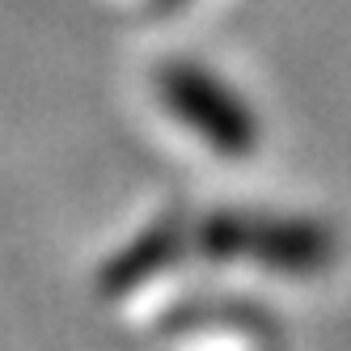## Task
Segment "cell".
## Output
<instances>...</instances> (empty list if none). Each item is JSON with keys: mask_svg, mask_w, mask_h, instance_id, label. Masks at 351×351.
<instances>
[{"mask_svg": "<svg viewBox=\"0 0 351 351\" xmlns=\"http://www.w3.org/2000/svg\"><path fill=\"white\" fill-rule=\"evenodd\" d=\"M191 254L212 263H254L284 275H309L335 263L339 237L330 224L305 216L220 208L204 220H191Z\"/></svg>", "mask_w": 351, "mask_h": 351, "instance_id": "cell-1", "label": "cell"}, {"mask_svg": "<svg viewBox=\"0 0 351 351\" xmlns=\"http://www.w3.org/2000/svg\"><path fill=\"white\" fill-rule=\"evenodd\" d=\"M157 97L186 132H195L220 157H250L258 148L263 123L254 106L212 68L195 60H165L157 68Z\"/></svg>", "mask_w": 351, "mask_h": 351, "instance_id": "cell-2", "label": "cell"}, {"mask_svg": "<svg viewBox=\"0 0 351 351\" xmlns=\"http://www.w3.org/2000/svg\"><path fill=\"white\" fill-rule=\"evenodd\" d=\"M191 254V220L186 212H161L153 224L123 241L114 254L97 267V292L102 296H132L136 288L153 284L157 275L178 267Z\"/></svg>", "mask_w": 351, "mask_h": 351, "instance_id": "cell-3", "label": "cell"}, {"mask_svg": "<svg viewBox=\"0 0 351 351\" xmlns=\"http://www.w3.org/2000/svg\"><path fill=\"white\" fill-rule=\"evenodd\" d=\"M157 9H178V5H186V0H153Z\"/></svg>", "mask_w": 351, "mask_h": 351, "instance_id": "cell-4", "label": "cell"}]
</instances>
